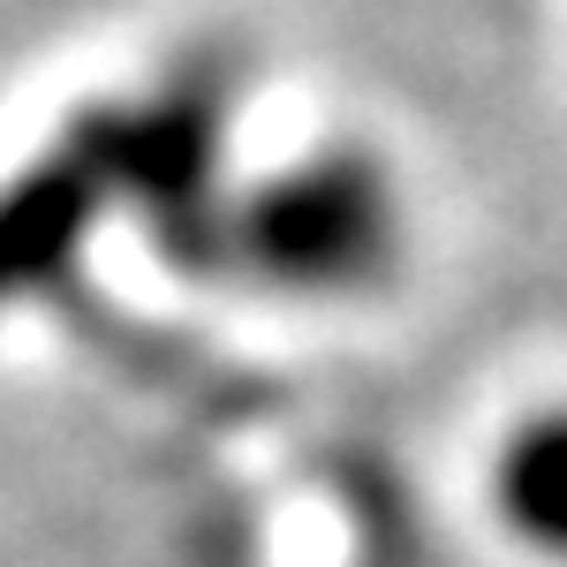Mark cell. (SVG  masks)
I'll return each instance as SVG.
<instances>
[{
    "label": "cell",
    "instance_id": "7a4b0ae2",
    "mask_svg": "<svg viewBox=\"0 0 567 567\" xmlns=\"http://www.w3.org/2000/svg\"><path fill=\"white\" fill-rule=\"evenodd\" d=\"M499 507L529 545H545L567 560V416L529 424L507 454H499Z\"/></svg>",
    "mask_w": 567,
    "mask_h": 567
},
{
    "label": "cell",
    "instance_id": "6da1fadb",
    "mask_svg": "<svg viewBox=\"0 0 567 567\" xmlns=\"http://www.w3.org/2000/svg\"><path fill=\"white\" fill-rule=\"evenodd\" d=\"M265 213L272 235L258 243V265L288 288H355L393 250L386 189H363V182H296V189H272Z\"/></svg>",
    "mask_w": 567,
    "mask_h": 567
}]
</instances>
